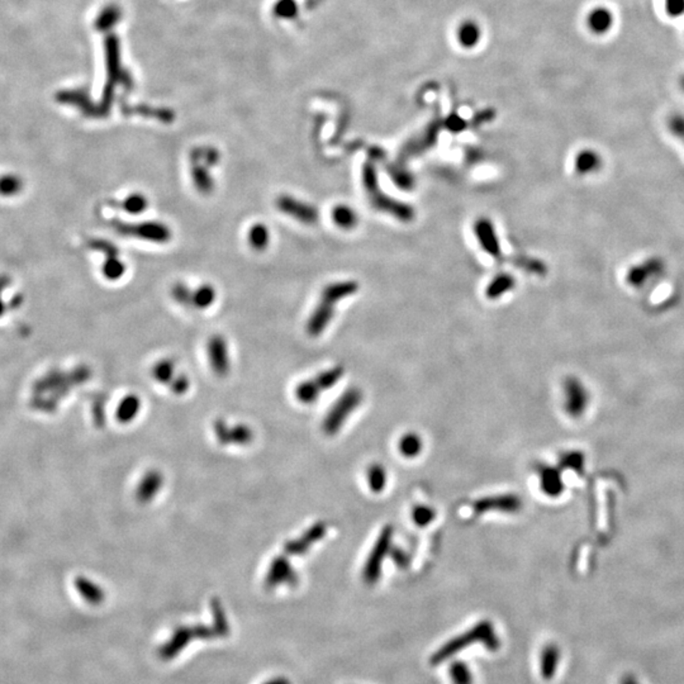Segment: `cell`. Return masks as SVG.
Returning <instances> with one entry per match:
<instances>
[{"instance_id":"11","label":"cell","mask_w":684,"mask_h":684,"mask_svg":"<svg viewBox=\"0 0 684 684\" xmlns=\"http://www.w3.org/2000/svg\"><path fill=\"white\" fill-rule=\"evenodd\" d=\"M193 638H198L196 627H180L174 633L170 641L162 645V649L159 650V656H162L164 661H172L174 656H178L179 653L189 644Z\"/></svg>"},{"instance_id":"29","label":"cell","mask_w":684,"mask_h":684,"mask_svg":"<svg viewBox=\"0 0 684 684\" xmlns=\"http://www.w3.org/2000/svg\"><path fill=\"white\" fill-rule=\"evenodd\" d=\"M76 588L80 592L83 598L92 604H99L103 602L104 593L98 586L93 584L85 579H79L76 582Z\"/></svg>"},{"instance_id":"26","label":"cell","mask_w":684,"mask_h":684,"mask_svg":"<svg viewBox=\"0 0 684 684\" xmlns=\"http://www.w3.org/2000/svg\"><path fill=\"white\" fill-rule=\"evenodd\" d=\"M120 207L128 214H141L149 208V199L141 193H133L120 201Z\"/></svg>"},{"instance_id":"24","label":"cell","mask_w":684,"mask_h":684,"mask_svg":"<svg viewBox=\"0 0 684 684\" xmlns=\"http://www.w3.org/2000/svg\"><path fill=\"white\" fill-rule=\"evenodd\" d=\"M367 480H368L369 488L372 492H374V493L383 492L386 485V468L382 464L374 463L368 468Z\"/></svg>"},{"instance_id":"40","label":"cell","mask_w":684,"mask_h":684,"mask_svg":"<svg viewBox=\"0 0 684 684\" xmlns=\"http://www.w3.org/2000/svg\"><path fill=\"white\" fill-rule=\"evenodd\" d=\"M389 175L396 181V184L401 188L407 189V188H411L414 185V179L411 177V174L404 172L402 169L391 167V169H389Z\"/></svg>"},{"instance_id":"6","label":"cell","mask_w":684,"mask_h":684,"mask_svg":"<svg viewBox=\"0 0 684 684\" xmlns=\"http://www.w3.org/2000/svg\"><path fill=\"white\" fill-rule=\"evenodd\" d=\"M115 228L123 236L136 237L144 241L156 242V243H165L172 240V230L167 224L162 222H141L137 224H130L126 222H115Z\"/></svg>"},{"instance_id":"28","label":"cell","mask_w":684,"mask_h":684,"mask_svg":"<svg viewBox=\"0 0 684 684\" xmlns=\"http://www.w3.org/2000/svg\"><path fill=\"white\" fill-rule=\"evenodd\" d=\"M540 482L541 488L544 489L547 495H558L562 489L558 473L550 468H541Z\"/></svg>"},{"instance_id":"16","label":"cell","mask_w":684,"mask_h":684,"mask_svg":"<svg viewBox=\"0 0 684 684\" xmlns=\"http://www.w3.org/2000/svg\"><path fill=\"white\" fill-rule=\"evenodd\" d=\"M325 532H326V526L323 523H318L316 526H313L311 530H308L299 540L292 541L290 544H288L287 552H290V554L305 552L313 542L322 539Z\"/></svg>"},{"instance_id":"42","label":"cell","mask_w":684,"mask_h":684,"mask_svg":"<svg viewBox=\"0 0 684 684\" xmlns=\"http://www.w3.org/2000/svg\"><path fill=\"white\" fill-rule=\"evenodd\" d=\"M389 555H391V558L394 560V563L397 564L398 567H401V568H406L409 564V555L403 552L402 549L391 547Z\"/></svg>"},{"instance_id":"18","label":"cell","mask_w":684,"mask_h":684,"mask_svg":"<svg viewBox=\"0 0 684 684\" xmlns=\"http://www.w3.org/2000/svg\"><path fill=\"white\" fill-rule=\"evenodd\" d=\"M604 165L602 157L592 149L581 151L575 159V170L579 174L586 175L598 172Z\"/></svg>"},{"instance_id":"41","label":"cell","mask_w":684,"mask_h":684,"mask_svg":"<svg viewBox=\"0 0 684 684\" xmlns=\"http://www.w3.org/2000/svg\"><path fill=\"white\" fill-rule=\"evenodd\" d=\"M668 16L673 18L682 17L684 14V0H664Z\"/></svg>"},{"instance_id":"14","label":"cell","mask_w":684,"mask_h":684,"mask_svg":"<svg viewBox=\"0 0 684 684\" xmlns=\"http://www.w3.org/2000/svg\"><path fill=\"white\" fill-rule=\"evenodd\" d=\"M560 661V650L555 644H549L542 649L540 656L541 677L547 680L554 678Z\"/></svg>"},{"instance_id":"39","label":"cell","mask_w":684,"mask_h":684,"mask_svg":"<svg viewBox=\"0 0 684 684\" xmlns=\"http://www.w3.org/2000/svg\"><path fill=\"white\" fill-rule=\"evenodd\" d=\"M668 128L674 137L684 144V115L674 113L668 118Z\"/></svg>"},{"instance_id":"27","label":"cell","mask_w":684,"mask_h":684,"mask_svg":"<svg viewBox=\"0 0 684 684\" xmlns=\"http://www.w3.org/2000/svg\"><path fill=\"white\" fill-rule=\"evenodd\" d=\"M162 475L159 473H149V475H146L142 480V483L140 484L138 497L144 500H151L152 495H155L156 492H159V489L162 487Z\"/></svg>"},{"instance_id":"46","label":"cell","mask_w":684,"mask_h":684,"mask_svg":"<svg viewBox=\"0 0 684 684\" xmlns=\"http://www.w3.org/2000/svg\"><path fill=\"white\" fill-rule=\"evenodd\" d=\"M680 87H682V89L684 90V75L680 78Z\"/></svg>"},{"instance_id":"34","label":"cell","mask_w":684,"mask_h":684,"mask_svg":"<svg viewBox=\"0 0 684 684\" xmlns=\"http://www.w3.org/2000/svg\"><path fill=\"white\" fill-rule=\"evenodd\" d=\"M436 517V512L435 510L430 506H426V505H421V506H416L412 511V518H414V523L420 527H426L427 525L435 520Z\"/></svg>"},{"instance_id":"17","label":"cell","mask_w":684,"mask_h":684,"mask_svg":"<svg viewBox=\"0 0 684 684\" xmlns=\"http://www.w3.org/2000/svg\"><path fill=\"white\" fill-rule=\"evenodd\" d=\"M295 581H297V577L294 574L292 567L283 559H279L278 562L274 563V565L271 567L270 574L268 575V586H275L278 584H284V583L293 584Z\"/></svg>"},{"instance_id":"32","label":"cell","mask_w":684,"mask_h":684,"mask_svg":"<svg viewBox=\"0 0 684 684\" xmlns=\"http://www.w3.org/2000/svg\"><path fill=\"white\" fill-rule=\"evenodd\" d=\"M321 394V391L320 388L317 386L315 380H307V382H303L300 383L297 389H295V396L298 398L300 402L303 403H312L316 401L317 398L320 397Z\"/></svg>"},{"instance_id":"8","label":"cell","mask_w":684,"mask_h":684,"mask_svg":"<svg viewBox=\"0 0 684 684\" xmlns=\"http://www.w3.org/2000/svg\"><path fill=\"white\" fill-rule=\"evenodd\" d=\"M521 507L522 500L517 495H500L478 500L473 505V510L475 515H483L490 511L515 513L520 511Z\"/></svg>"},{"instance_id":"43","label":"cell","mask_w":684,"mask_h":684,"mask_svg":"<svg viewBox=\"0 0 684 684\" xmlns=\"http://www.w3.org/2000/svg\"><path fill=\"white\" fill-rule=\"evenodd\" d=\"M188 388H189V380L186 379L185 377H179L178 379L175 380V383H174V391L177 393H183Z\"/></svg>"},{"instance_id":"38","label":"cell","mask_w":684,"mask_h":684,"mask_svg":"<svg viewBox=\"0 0 684 684\" xmlns=\"http://www.w3.org/2000/svg\"><path fill=\"white\" fill-rule=\"evenodd\" d=\"M191 294H193V290H190L188 285H185L184 283H177L172 288V295H173L174 300L179 305H191Z\"/></svg>"},{"instance_id":"21","label":"cell","mask_w":684,"mask_h":684,"mask_svg":"<svg viewBox=\"0 0 684 684\" xmlns=\"http://www.w3.org/2000/svg\"><path fill=\"white\" fill-rule=\"evenodd\" d=\"M513 287H515V278L507 273H503L495 276V279L489 283L485 294L489 299H498L502 295H505L507 292H510Z\"/></svg>"},{"instance_id":"13","label":"cell","mask_w":684,"mask_h":684,"mask_svg":"<svg viewBox=\"0 0 684 684\" xmlns=\"http://www.w3.org/2000/svg\"><path fill=\"white\" fill-rule=\"evenodd\" d=\"M190 172H191L190 175L196 189L201 191V194H206V196L211 194L214 189V180L211 175V167H208L207 164L201 160L191 159Z\"/></svg>"},{"instance_id":"25","label":"cell","mask_w":684,"mask_h":684,"mask_svg":"<svg viewBox=\"0 0 684 684\" xmlns=\"http://www.w3.org/2000/svg\"><path fill=\"white\" fill-rule=\"evenodd\" d=\"M332 219L336 226L344 230H351L357 224V214L347 206H337L332 211Z\"/></svg>"},{"instance_id":"35","label":"cell","mask_w":684,"mask_h":684,"mask_svg":"<svg viewBox=\"0 0 684 684\" xmlns=\"http://www.w3.org/2000/svg\"><path fill=\"white\" fill-rule=\"evenodd\" d=\"M213 616H214V630L219 636H226L230 633V625L226 620L222 606L219 602H213Z\"/></svg>"},{"instance_id":"30","label":"cell","mask_w":684,"mask_h":684,"mask_svg":"<svg viewBox=\"0 0 684 684\" xmlns=\"http://www.w3.org/2000/svg\"><path fill=\"white\" fill-rule=\"evenodd\" d=\"M479 37H480V31L478 28L477 24L473 23V22H466V23L461 24V28L458 31V38H459V42L463 46H475L478 41H479Z\"/></svg>"},{"instance_id":"7","label":"cell","mask_w":684,"mask_h":684,"mask_svg":"<svg viewBox=\"0 0 684 684\" xmlns=\"http://www.w3.org/2000/svg\"><path fill=\"white\" fill-rule=\"evenodd\" d=\"M275 203L276 208L280 212L290 216L292 219H297L302 223L315 224L318 221V212L316 208L305 201H299L294 196L283 194L278 196Z\"/></svg>"},{"instance_id":"2","label":"cell","mask_w":684,"mask_h":684,"mask_svg":"<svg viewBox=\"0 0 684 684\" xmlns=\"http://www.w3.org/2000/svg\"><path fill=\"white\" fill-rule=\"evenodd\" d=\"M474 643H483L484 646L489 651H497L500 649V638L495 635V626L492 622L488 620L478 622L477 625L469 631L450 640L432 656L431 663L433 665H436L443 661H448L450 656L458 654L461 650L465 649L466 646Z\"/></svg>"},{"instance_id":"22","label":"cell","mask_w":684,"mask_h":684,"mask_svg":"<svg viewBox=\"0 0 684 684\" xmlns=\"http://www.w3.org/2000/svg\"><path fill=\"white\" fill-rule=\"evenodd\" d=\"M217 292L211 284H203L191 294V305L198 310H207L216 302Z\"/></svg>"},{"instance_id":"37","label":"cell","mask_w":684,"mask_h":684,"mask_svg":"<svg viewBox=\"0 0 684 684\" xmlns=\"http://www.w3.org/2000/svg\"><path fill=\"white\" fill-rule=\"evenodd\" d=\"M138 409H140V402H138L137 398L127 397L121 403V407L118 409V417L122 421L132 420L136 412H138Z\"/></svg>"},{"instance_id":"15","label":"cell","mask_w":684,"mask_h":684,"mask_svg":"<svg viewBox=\"0 0 684 684\" xmlns=\"http://www.w3.org/2000/svg\"><path fill=\"white\" fill-rule=\"evenodd\" d=\"M565 393H567V409L572 414H579L582 407L584 406L586 394L584 388L577 379H568L565 383Z\"/></svg>"},{"instance_id":"4","label":"cell","mask_w":684,"mask_h":684,"mask_svg":"<svg viewBox=\"0 0 684 684\" xmlns=\"http://www.w3.org/2000/svg\"><path fill=\"white\" fill-rule=\"evenodd\" d=\"M362 393L357 388H350L337 399L334 407L323 421V430L327 435H334L341 430L345 421L362 404Z\"/></svg>"},{"instance_id":"23","label":"cell","mask_w":684,"mask_h":684,"mask_svg":"<svg viewBox=\"0 0 684 684\" xmlns=\"http://www.w3.org/2000/svg\"><path fill=\"white\" fill-rule=\"evenodd\" d=\"M422 438L414 432L404 433L398 443V448L404 458H416L422 451Z\"/></svg>"},{"instance_id":"12","label":"cell","mask_w":684,"mask_h":684,"mask_svg":"<svg viewBox=\"0 0 684 684\" xmlns=\"http://www.w3.org/2000/svg\"><path fill=\"white\" fill-rule=\"evenodd\" d=\"M615 24V16L607 6H596L586 16V26L594 35L602 36L610 32Z\"/></svg>"},{"instance_id":"31","label":"cell","mask_w":684,"mask_h":684,"mask_svg":"<svg viewBox=\"0 0 684 684\" xmlns=\"http://www.w3.org/2000/svg\"><path fill=\"white\" fill-rule=\"evenodd\" d=\"M344 375V369L341 367H336V368L328 369L326 372L320 374L315 380L317 386L320 388V391H323L326 389H330L339 382Z\"/></svg>"},{"instance_id":"36","label":"cell","mask_w":684,"mask_h":684,"mask_svg":"<svg viewBox=\"0 0 684 684\" xmlns=\"http://www.w3.org/2000/svg\"><path fill=\"white\" fill-rule=\"evenodd\" d=\"M152 375L156 380L162 383L170 382L174 375V362L169 359L157 362L152 369Z\"/></svg>"},{"instance_id":"10","label":"cell","mask_w":684,"mask_h":684,"mask_svg":"<svg viewBox=\"0 0 684 684\" xmlns=\"http://www.w3.org/2000/svg\"><path fill=\"white\" fill-rule=\"evenodd\" d=\"M474 231H475L478 241L484 248V251L495 259L500 258L502 250H500V241L495 233L493 223L487 219H478L477 223L474 226Z\"/></svg>"},{"instance_id":"1","label":"cell","mask_w":684,"mask_h":684,"mask_svg":"<svg viewBox=\"0 0 684 684\" xmlns=\"http://www.w3.org/2000/svg\"><path fill=\"white\" fill-rule=\"evenodd\" d=\"M357 290H359L357 283L351 282V280L328 284L327 287L323 289L321 300L318 302L315 311L312 312L311 317L307 321L305 328L308 335L312 337H317L322 334L334 318L336 303L354 295Z\"/></svg>"},{"instance_id":"3","label":"cell","mask_w":684,"mask_h":684,"mask_svg":"<svg viewBox=\"0 0 684 684\" xmlns=\"http://www.w3.org/2000/svg\"><path fill=\"white\" fill-rule=\"evenodd\" d=\"M362 181H364V186L367 190L369 199L372 201L374 207L378 208L379 211L386 212L388 214H391L396 219L404 221V222H409L414 219V208L409 204H406V203H403V201H398L393 198H389L384 194L383 190L379 189L377 170H375V167L372 162H367L362 167Z\"/></svg>"},{"instance_id":"9","label":"cell","mask_w":684,"mask_h":684,"mask_svg":"<svg viewBox=\"0 0 684 684\" xmlns=\"http://www.w3.org/2000/svg\"><path fill=\"white\" fill-rule=\"evenodd\" d=\"M208 357L214 373L223 377L230 370V357L227 342L222 336H213L208 342Z\"/></svg>"},{"instance_id":"5","label":"cell","mask_w":684,"mask_h":684,"mask_svg":"<svg viewBox=\"0 0 684 684\" xmlns=\"http://www.w3.org/2000/svg\"><path fill=\"white\" fill-rule=\"evenodd\" d=\"M391 539H393V527L386 526L380 531L372 552H369L368 559L364 565V572H362L364 581L368 584H374L379 581L383 563L386 557L391 554Z\"/></svg>"},{"instance_id":"20","label":"cell","mask_w":684,"mask_h":684,"mask_svg":"<svg viewBox=\"0 0 684 684\" xmlns=\"http://www.w3.org/2000/svg\"><path fill=\"white\" fill-rule=\"evenodd\" d=\"M270 238V230L264 223L253 224L248 230V245L255 251H264L269 248Z\"/></svg>"},{"instance_id":"19","label":"cell","mask_w":684,"mask_h":684,"mask_svg":"<svg viewBox=\"0 0 684 684\" xmlns=\"http://www.w3.org/2000/svg\"><path fill=\"white\" fill-rule=\"evenodd\" d=\"M107 253H108V260L104 263V276L108 278L110 280H120L126 273V265L123 264V261L118 258V250H115V248L110 243L107 248Z\"/></svg>"},{"instance_id":"45","label":"cell","mask_w":684,"mask_h":684,"mask_svg":"<svg viewBox=\"0 0 684 684\" xmlns=\"http://www.w3.org/2000/svg\"><path fill=\"white\" fill-rule=\"evenodd\" d=\"M264 684H290V682L285 678H275Z\"/></svg>"},{"instance_id":"33","label":"cell","mask_w":684,"mask_h":684,"mask_svg":"<svg viewBox=\"0 0 684 684\" xmlns=\"http://www.w3.org/2000/svg\"><path fill=\"white\" fill-rule=\"evenodd\" d=\"M448 672L454 684H473V674L465 663L454 661Z\"/></svg>"},{"instance_id":"44","label":"cell","mask_w":684,"mask_h":684,"mask_svg":"<svg viewBox=\"0 0 684 684\" xmlns=\"http://www.w3.org/2000/svg\"><path fill=\"white\" fill-rule=\"evenodd\" d=\"M620 684H640L638 682V679L635 678L633 675H630V674H626L622 677L621 680H620Z\"/></svg>"}]
</instances>
